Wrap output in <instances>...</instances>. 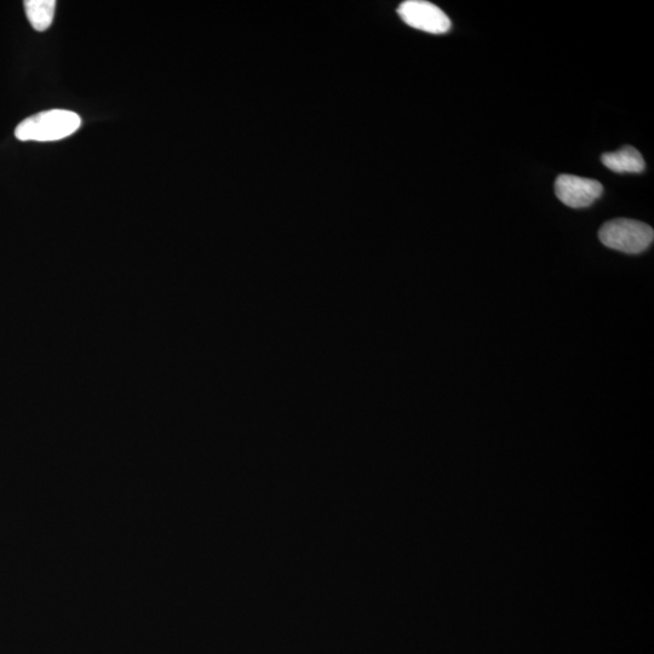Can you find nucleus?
Returning a JSON list of instances; mask_svg holds the SVG:
<instances>
[{
	"mask_svg": "<svg viewBox=\"0 0 654 654\" xmlns=\"http://www.w3.org/2000/svg\"><path fill=\"white\" fill-rule=\"evenodd\" d=\"M599 239L607 248L624 254H641L653 243V228L630 218H616L600 228Z\"/></svg>",
	"mask_w": 654,
	"mask_h": 654,
	"instance_id": "f03ea898",
	"label": "nucleus"
},
{
	"mask_svg": "<svg viewBox=\"0 0 654 654\" xmlns=\"http://www.w3.org/2000/svg\"><path fill=\"white\" fill-rule=\"evenodd\" d=\"M55 9V0H26L25 2L27 19L38 32L47 31L53 24Z\"/></svg>",
	"mask_w": 654,
	"mask_h": 654,
	"instance_id": "423d86ee",
	"label": "nucleus"
},
{
	"mask_svg": "<svg viewBox=\"0 0 654 654\" xmlns=\"http://www.w3.org/2000/svg\"><path fill=\"white\" fill-rule=\"evenodd\" d=\"M601 162L606 168L618 172V174H624V172L639 174L645 170L646 166L644 157L641 156L638 149L631 146H625L617 152L605 153L601 157Z\"/></svg>",
	"mask_w": 654,
	"mask_h": 654,
	"instance_id": "39448f33",
	"label": "nucleus"
},
{
	"mask_svg": "<svg viewBox=\"0 0 654 654\" xmlns=\"http://www.w3.org/2000/svg\"><path fill=\"white\" fill-rule=\"evenodd\" d=\"M82 125L77 113L51 109L27 118L17 125L15 136L20 141L51 142L66 139Z\"/></svg>",
	"mask_w": 654,
	"mask_h": 654,
	"instance_id": "f257e3e1",
	"label": "nucleus"
},
{
	"mask_svg": "<svg viewBox=\"0 0 654 654\" xmlns=\"http://www.w3.org/2000/svg\"><path fill=\"white\" fill-rule=\"evenodd\" d=\"M604 187L592 179L575 175H560L555 181V194L562 204L572 209H584L598 200Z\"/></svg>",
	"mask_w": 654,
	"mask_h": 654,
	"instance_id": "20e7f679",
	"label": "nucleus"
},
{
	"mask_svg": "<svg viewBox=\"0 0 654 654\" xmlns=\"http://www.w3.org/2000/svg\"><path fill=\"white\" fill-rule=\"evenodd\" d=\"M401 20L416 30L432 34H443L451 30V21L443 10L424 0H406L400 5Z\"/></svg>",
	"mask_w": 654,
	"mask_h": 654,
	"instance_id": "7ed1b4c3",
	"label": "nucleus"
}]
</instances>
